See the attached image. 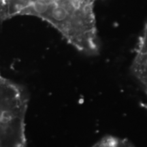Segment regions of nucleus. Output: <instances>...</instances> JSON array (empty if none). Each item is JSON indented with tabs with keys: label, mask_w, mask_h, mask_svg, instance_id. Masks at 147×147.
I'll list each match as a JSON object with an SVG mask.
<instances>
[{
	"label": "nucleus",
	"mask_w": 147,
	"mask_h": 147,
	"mask_svg": "<svg viewBox=\"0 0 147 147\" xmlns=\"http://www.w3.org/2000/svg\"><path fill=\"white\" fill-rule=\"evenodd\" d=\"M25 121H0V147H27Z\"/></svg>",
	"instance_id": "obj_1"
},
{
	"label": "nucleus",
	"mask_w": 147,
	"mask_h": 147,
	"mask_svg": "<svg viewBox=\"0 0 147 147\" xmlns=\"http://www.w3.org/2000/svg\"><path fill=\"white\" fill-rule=\"evenodd\" d=\"M131 73L147 94V49L135 63Z\"/></svg>",
	"instance_id": "obj_2"
},
{
	"label": "nucleus",
	"mask_w": 147,
	"mask_h": 147,
	"mask_svg": "<svg viewBox=\"0 0 147 147\" xmlns=\"http://www.w3.org/2000/svg\"><path fill=\"white\" fill-rule=\"evenodd\" d=\"M91 147H136L127 140L121 138L106 136Z\"/></svg>",
	"instance_id": "obj_3"
}]
</instances>
